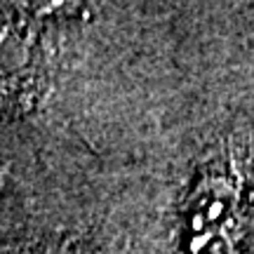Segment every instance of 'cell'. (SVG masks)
Listing matches in <instances>:
<instances>
[{
    "mask_svg": "<svg viewBox=\"0 0 254 254\" xmlns=\"http://www.w3.org/2000/svg\"><path fill=\"white\" fill-rule=\"evenodd\" d=\"M240 148L212 153L182 207V254H254V186Z\"/></svg>",
    "mask_w": 254,
    "mask_h": 254,
    "instance_id": "cell-1",
    "label": "cell"
},
{
    "mask_svg": "<svg viewBox=\"0 0 254 254\" xmlns=\"http://www.w3.org/2000/svg\"><path fill=\"white\" fill-rule=\"evenodd\" d=\"M36 254H71L66 250H45V252H36Z\"/></svg>",
    "mask_w": 254,
    "mask_h": 254,
    "instance_id": "cell-2",
    "label": "cell"
}]
</instances>
